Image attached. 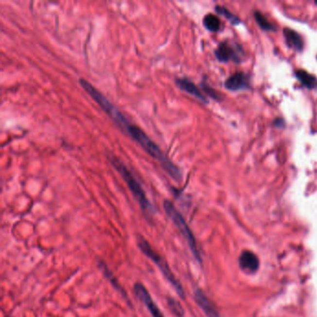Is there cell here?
<instances>
[{"label": "cell", "mask_w": 317, "mask_h": 317, "mask_svg": "<svg viewBox=\"0 0 317 317\" xmlns=\"http://www.w3.org/2000/svg\"><path fill=\"white\" fill-rule=\"evenodd\" d=\"M114 121L123 130L127 132L130 137L134 139L148 153L149 155H151L154 158L157 159L163 167V169L169 173V176H171L174 180H180L181 173L180 169L177 166H175L164 155V153L160 150L158 146L141 128L132 125L121 113L114 119Z\"/></svg>", "instance_id": "6da1fadb"}, {"label": "cell", "mask_w": 317, "mask_h": 317, "mask_svg": "<svg viewBox=\"0 0 317 317\" xmlns=\"http://www.w3.org/2000/svg\"><path fill=\"white\" fill-rule=\"evenodd\" d=\"M137 243L140 249L141 250V252L144 254L145 256H147L149 259L155 263L156 265L158 267L160 272L163 274L165 276V278L169 281V284L173 286V288L176 290V292L178 293V295L181 298L184 299L185 295H184V290L183 287L180 283V281L175 277V275H173L171 269L169 268L168 263L166 262V260L160 256L152 247L151 245L148 243V241L143 238L141 235H139L137 237Z\"/></svg>", "instance_id": "7a4b0ae2"}, {"label": "cell", "mask_w": 317, "mask_h": 317, "mask_svg": "<svg viewBox=\"0 0 317 317\" xmlns=\"http://www.w3.org/2000/svg\"><path fill=\"white\" fill-rule=\"evenodd\" d=\"M109 158H110L111 163L113 164V166L122 175L123 179L127 182L128 189L134 195L135 199L137 200L139 205L141 206V210L148 214L154 213L153 207L145 194V192L142 189L141 185L140 184L137 179L134 177L132 172L127 169L126 165L120 159L117 158L115 157H110Z\"/></svg>", "instance_id": "3957f363"}, {"label": "cell", "mask_w": 317, "mask_h": 317, "mask_svg": "<svg viewBox=\"0 0 317 317\" xmlns=\"http://www.w3.org/2000/svg\"><path fill=\"white\" fill-rule=\"evenodd\" d=\"M163 206H164V209H165V211L167 213V215L169 216L173 223L176 225V227L179 229V231L181 233V235L183 236V238L186 240V242L188 244L194 257L195 258V260L198 263L201 264L202 259H201L199 249L197 247L196 240H195L194 234L191 231L190 227L188 226V224L185 222L184 218L182 217V215L180 214V212L178 211V210L175 208V206L170 201H164Z\"/></svg>", "instance_id": "277c9868"}, {"label": "cell", "mask_w": 317, "mask_h": 317, "mask_svg": "<svg viewBox=\"0 0 317 317\" xmlns=\"http://www.w3.org/2000/svg\"><path fill=\"white\" fill-rule=\"evenodd\" d=\"M215 55L220 62H233L239 64L243 61V49L236 43L225 41L219 45L215 51Z\"/></svg>", "instance_id": "5b68a950"}, {"label": "cell", "mask_w": 317, "mask_h": 317, "mask_svg": "<svg viewBox=\"0 0 317 317\" xmlns=\"http://www.w3.org/2000/svg\"><path fill=\"white\" fill-rule=\"evenodd\" d=\"M134 292H135V295H136L138 299L148 309V311L150 312V314L152 315V317H165L164 315L162 314L161 310L159 309V307L156 304L153 298L150 295V293H149L148 290L146 289V287L142 285L141 283H136L134 285Z\"/></svg>", "instance_id": "8992f818"}, {"label": "cell", "mask_w": 317, "mask_h": 317, "mask_svg": "<svg viewBox=\"0 0 317 317\" xmlns=\"http://www.w3.org/2000/svg\"><path fill=\"white\" fill-rule=\"evenodd\" d=\"M194 298L195 299V302L203 310L207 317H221L216 307L214 306L211 299L205 295V293L201 290L200 288L194 290Z\"/></svg>", "instance_id": "52a82bcc"}, {"label": "cell", "mask_w": 317, "mask_h": 317, "mask_svg": "<svg viewBox=\"0 0 317 317\" xmlns=\"http://www.w3.org/2000/svg\"><path fill=\"white\" fill-rule=\"evenodd\" d=\"M225 88L230 90H241L247 89L249 88V77L247 74L237 72L232 74L226 81H225Z\"/></svg>", "instance_id": "ba28073f"}, {"label": "cell", "mask_w": 317, "mask_h": 317, "mask_svg": "<svg viewBox=\"0 0 317 317\" xmlns=\"http://www.w3.org/2000/svg\"><path fill=\"white\" fill-rule=\"evenodd\" d=\"M284 37L287 46L297 52H302L304 48V42L301 37V35L297 33L295 30H292L290 28H285L284 31Z\"/></svg>", "instance_id": "9c48e42d"}, {"label": "cell", "mask_w": 317, "mask_h": 317, "mask_svg": "<svg viewBox=\"0 0 317 317\" xmlns=\"http://www.w3.org/2000/svg\"><path fill=\"white\" fill-rule=\"evenodd\" d=\"M239 264L243 270L253 273L259 269L260 262L258 257L253 252L246 250L239 258Z\"/></svg>", "instance_id": "30bf717a"}, {"label": "cell", "mask_w": 317, "mask_h": 317, "mask_svg": "<svg viewBox=\"0 0 317 317\" xmlns=\"http://www.w3.org/2000/svg\"><path fill=\"white\" fill-rule=\"evenodd\" d=\"M177 85L180 87V88L191 95L194 96L195 98L199 99L204 103H208L207 99L204 97V95L201 93L199 88L194 84L192 81L187 78H180L177 80Z\"/></svg>", "instance_id": "8fae6325"}, {"label": "cell", "mask_w": 317, "mask_h": 317, "mask_svg": "<svg viewBox=\"0 0 317 317\" xmlns=\"http://www.w3.org/2000/svg\"><path fill=\"white\" fill-rule=\"evenodd\" d=\"M295 75L298 80L307 88H317V78L314 74H310L302 69H298L295 71Z\"/></svg>", "instance_id": "7c38bea8"}, {"label": "cell", "mask_w": 317, "mask_h": 317, "mask_svg": "<svg viewBox=\"0 0 317 317\" xmlns=\"http://www.w3.org/2000/svg\"><path fill=\"white\" fill-rule=\"evenodd\" d=\"M204 25L206 28L212 32H217L221 28V21L220 19L213 14H208L204 18Z\"/></svg>", "instance_id": "4fadbf2b"}, {"label": "cell", "mask_w": 317, "mask_h": 317, "mask_svg": "<svg viewBox=\"0 0 317 317\" xmlns=\"http://www.w3.org/2000/svg\"><path fill=\"white\" fill-rule=\"evenodd\" d=\"M254 17H255V20L257 21V23L263 30H264V31H274L275 30L274 25L266 19V17L262 12L255 11Z\"/></svg>", "instance_id": "5bb4252c"}, {"label": "cell", "mask_w": 317, "mask_h": 317, "mask_svg": "<svg viewBox=\"0 0 317 317\" xmlns=\"http://www.w3.org/2000/svg\"><path fill=\"white\" fill-rule=\"evenodd\" d=\"M168 305H169V310L176 316L177 317H183L184 316V310L181 306L180 302L175 299L172 297L168 298Z\"/></svg>", "instance_id": "9a60e30c"}, {"label": "cell", "mask_w": 317, "mask_h": 317, "mask_svg": "<svg viewBox=\"0 0 317 317\" xmlns=\"http://www.w3.org/2000/svg\"><path fill=\"white\" fill-rule=\"evenodd\" d=\"M216 11H217L219 14H221L222 16H224L226 19H228V21H230V22L233 23V24H239V23L241 22L240 19H239L237 16H235V15L233 14L231 11H228V10H227L226 8H224V7L217 6V7H216Z\"/></svg>", "instance_id": "2e32d148"}, {"label": "cell", "mask_w": 317, "mask_h": 317, "mask_svg": "<svg viewBox=\"0 0 317 317\" xmlns=\"http://www.w3.org/2000/svg\"><path fill=\"white\" fill-rule=\"evenodd\" d=\"M101 267H102V270L104 272V274L106 275L107 278H109V280L111 281V283L114 285V286L117 288V290H120L121 292H124L123 289L120 287V285H118V283L117 282V280H115L116 278L114 277L113 274L108 270V268L106 267V264H101Z\"/></svg>", "instance_id": "e0dca14e"}]
</instances>
